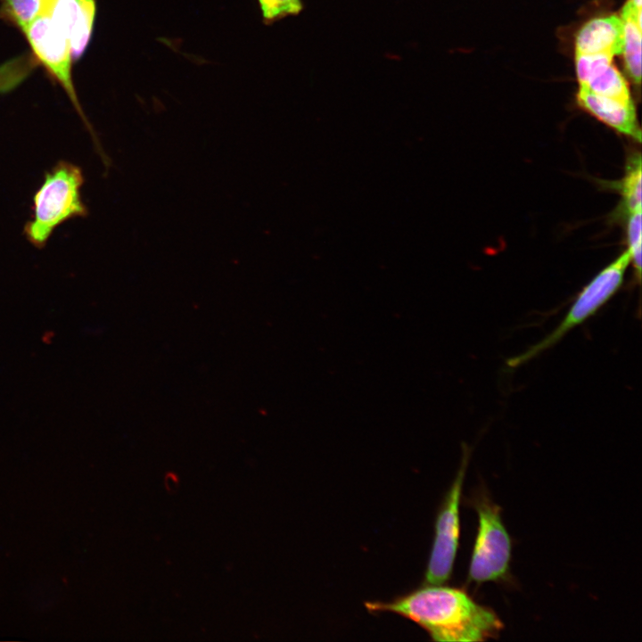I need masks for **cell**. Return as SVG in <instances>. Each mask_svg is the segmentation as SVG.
Wrapping results in <instances>:
<instances>
[{
    "label": "cell",
    "instance_id": "3957f363",
    "mask_svg": "<svg viewBox=\"0 0 642 642\" xmlns=\"http://www.w3.org/2000/svg\"><path fill=\"white\" fill-rule=\"evenodd\" d=\"M630 261V252L627 249L584 286L564 317L550 333L520 355L509 358L507 366L514 368L531 360L594 316L620 289Z\"/></svg>",
    "mask_w": 642,
    "mask_h": 642
},
{
    "label": "cell",
    "instance_id": "30bf717a",
    "mask_svg": "<svg viewBox=\"0 0 642 642\" xmlns=\"http://www.w3.org/2000/svg\"><path fill=\"white\" fill-rule=\"evenodd\" d=\"M641 8L642 0H628L621 11L624 45L621 55L629 78L637 86L641 80Z\"/></svg>",
    "mask_w": 642,
    "mask_h": 642
},
{
    "label": "cell",
    "instance_id": "9c48e42d",
    "mask_svg": "<svg viewBox=\"0 0 642 642\" xmlns=\"http://www.w3.org/2000/svg\"><path fill=\"white\" fill-rule=\"evenodd\" d=\"M624 45L623 22L611 14L586 22L575 37V54H609L620 55Z\"/></svg>",
    "mask_w": 642,
    "mask_h": 642
},
{
    "label": "cell",
    "instance_id": "52a82bcc",
    "mask_svg": "<svg viewBox=\"0 0 642 642\" xmlns=\"http://www.w3.org/2000/svg\"><path fill=\"white\" fill-rule=\"evenodd\" d=\"M95 11V0H52L45 11L67 37L72 59L79 58L89 43Z\"/></svg>",
    "mask_w": 642,
    "mask_h": 642
},
{
    "label": "cell",
    "instance_id": "4fadbf2b",
    "mask_svg": "<svg viewBox=\"0 0 642 642\" xmlns=\"http://www.w3.org/2000/svg\"><path fill=\"white\" fill-rule=\"evenodd\" d=\"M3 10L22 31L47 6L49 0H2Z\"/></svg>",
    "mask_w": 642,
    "mask_h": 642
},
{
    "label": "cell",
    "instance_id": "2e32d148",
    "mask_svg": "<svg viewBox=\"0 0 642 642\" xmlns=\"http://www.w3.org/2000/svg\"><path fill=\"white\" fill-rule=\"evenodd\" d=\"M641 210L630 213L627 226L628 250L638 280L641 276Z\"/></svg>",
    "mask_w": 642,
    "mask_h": 642
},
{
    "label": "cell",
    "instance_id": "8fae6325",
    "mask_svg": "<svg viewBox=\"0 0 642 642\" xmlns=\"http://www.w3.org/2000/svg\"><path fill=\"white\" fill-rule=\"evenodd\" d=\"M579 86L597 95L632 102L627 81L613 63Z\"/></svg>",
    "mask_w": 642,
    "mask_h": 642
},
{
    "label": "cell",
    "instance_id": "5b68a950",
    "mask_svg": "<svg viewBox=\"0 0 642 642\" xmlns=\"http://www.w3.org/2000/svg\"><path fill=\"white\" fill-rule=\"evenodd\" d=\"M33 53L63 87L75 109L89 131L95 149L104 165L110 160L104 153L91 125L82 111L71 77L72 55L69 40L56 25L48 12H41L23 30Z\"/></svg>",
    "mask_w": 642,
    "mask_h": 642
},
{
    "label": "cell",
    "instance_id": "8992f818",
    "mask_svg": "<svg viewBox=\"0 0 642 642\" xmlns=\"http://www.w3.org/2000/svg\"><path fill=\"white\" fill-rule=\"evenodd\" d=\"M468 457V449L465 447L457 474L438 512L424 584L442 585L451 576L458 547L459 507Z\"/></svg>",
    "mask_w": 642,
    "mask_h": 642
},
{
    "label": "cell",
    "instance_id": "6da1fadb",
    "mask_svg": "<svg viewBox=\"0 0 642 642\" xmlns=\"http://www.w3.org/2000/svg\"><path fill=\"white\" fill-rule=\"evenodd\" d=\"M369 612H388L413 621L434 641H484L499 634L503 624L489 607L464 590L424 584L391 602H366Z\"/></svg>",
    "mask_w": 642,
    "mask_h": 642
},
{
    "label": "cell",
    "instance_id": "9a60e30c",
    "mask_svg": "<svg viewBox=\"0 0 642 642\" xmlns=\"http://www.w3.org/2000/svg\"><path fill=\"white\" fill-rule=\"evenodd\" d=\"M266 23H273L287 16L298 15L303 10L301 0H259Z\"/></svg>",
    "mask_w": 642,
    "mask_h": 642
},
{
    "label": "cell",
    "instance_id": "7a4b0ae2",
    "mask_svg": "<svg viewBox=\"0 0 642 642\" xmlns=\"http://www.w3.org/2000/svg\"><path fill=\"white\" fill-rule=\"evenodd\" d=\"M84 182L80 167L66 160H60L45 174L33 196L31 218L23 229L26 239L35 248H44L62 223L87 215L81 197Z\"/></svg>",
    "mask_w": 642,
    "mask_h": 642
},
{
    "label": "cell",
    "instance_id": "7c38bea8",
    "mask_svg": "<svg viewBox=\"0 0 642 642\" xmlns=\"http://www.w3.org/2000/svg\"><path fill=\"white\" fill-rule=\"evenodd\" d=\"M641 156L635 153L627 163L621 183L623 207L628 214L641 210Z\"/></svg>",
    "mask_w": 642,
    "mask_h": 642
},
{
    "label": "cell",
    "instance_id": "277c9868",
    "mask_svg": "<svg viewBox=\"0 0 642 642\" xmlns=\"http://www.w3.org/2000/svg\"><path fill=\"white\" fill-rule=\"evenodd\" d=\"M478 531L468 572V580L477 584L504 579L511 559V539L502 522L500 507L482 494L474 499Z\"/></svg>",
    "mask_w": 642,
    "mask_h": 642
},
{
    "label": "cell",
    "instance_id": "ba28073f",
    "mask_svg": "<svg viewBox=\"0 0 642 642\" xmlns=\"http://www.w3.org/2000/svg\"><path fill=\"white\" fill-rule=\"evenodd\" d=\"M577 103L580 107L608 127L638 143L641 141V131L633 101L624 102L597 95L579 86Z\"/></svg>",
    "mask_w": 642,
    "mask_h": 642
},
{
    "label": "cell",
    "instance_id": "5bb4252c",
    "mask_svg": "<svg viewBox=\"0 0 642 642\" xmlns=\"http://www.w3.org/2000/svg\"><path fill=\"white\" fill-rule=\"evenodd\" d=\"M613 55L609 54H575V69L579 85H583L590 78L605 70L613 63Z\"/></svg>",
    "mask_w": 642,
    "mask_h": 642
}]
</instances>
